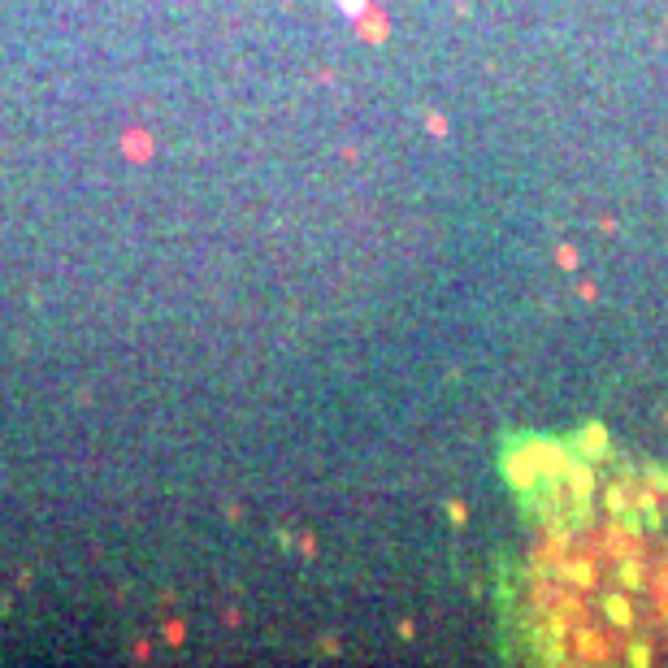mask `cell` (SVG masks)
<instances>
[{
	"label": "cell",
	"mask_w": 668,
	"mask_h": 668,
	"mask_svg": "<svg viewBox=\"0 0 668 668\" xmlns=\"http://www.w3.org/2000/svg\"><path fill=\"white\" fill-rule=\"evenodd\" d=\"M512 482L530 512L504 603L521 660H668V469L526 447Z\"/></svg>",
	"instance_id": "1"
}]
</instances>
